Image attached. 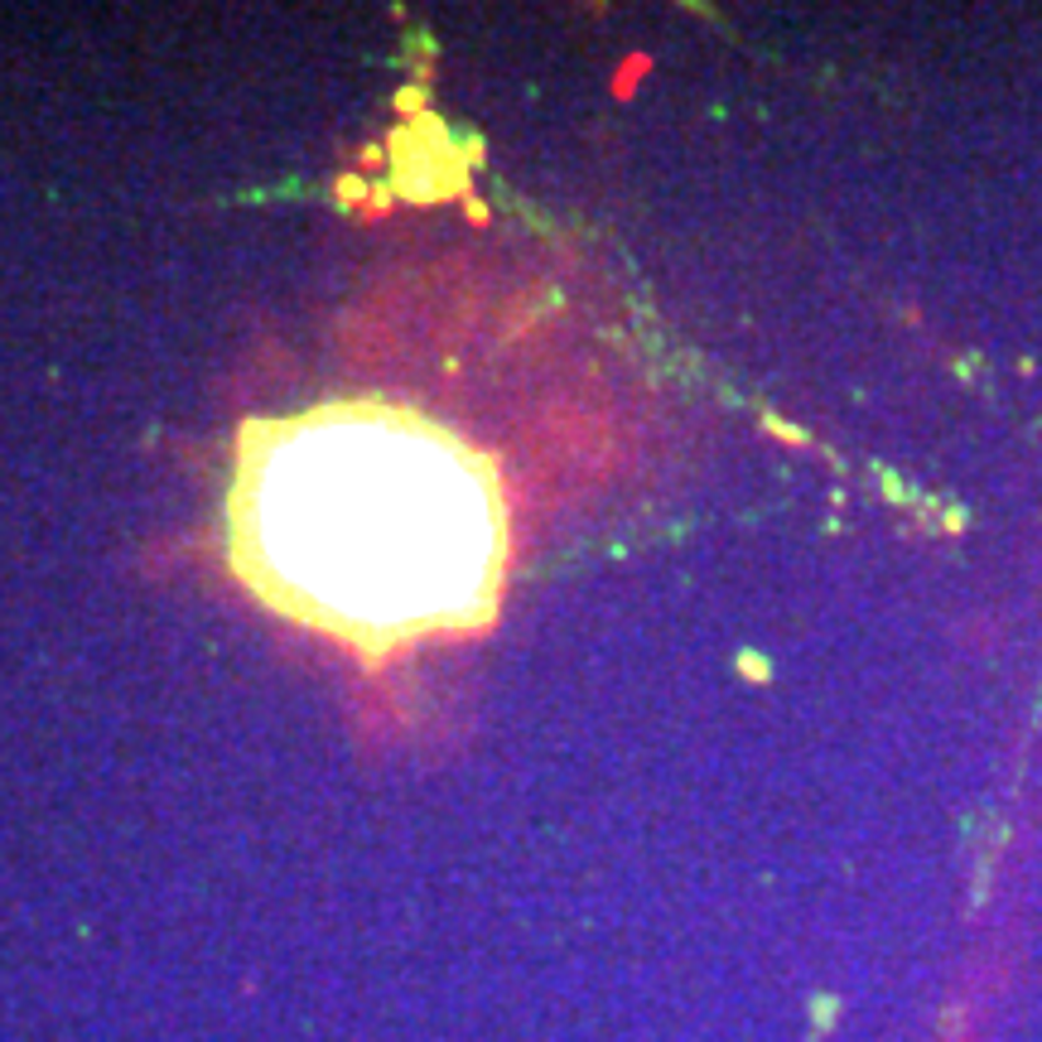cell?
<instances>
[{"label":"cell","mask_w":1042,"mask_h":1042,"mask_svg":"<svg viewBox=\"0 0 1042 1042\" xmlns=\"http://www.w3.org/2000/svg\"><path fill=\"white\" fill-rule=\"evenodd\" d=\"M227 551L261 603L377 661L492 623L512 536L498 474L454 430L324 401L241 430Z\"/></svg>","instance_id":"6da1fadb"},{"label":"cell","mask_w":1042,"mask_h":1042,"mask_svg":"<svg viewBox=\"0 0 1042 1042\" xmlns=\"http://www.w3.org/2000/svg\"><path fill=\"white\" fill-rule=\"evenodd\" d=\"M392 174H396V189L406 193V199H420V203H434V199H450L464 184V169L454 160V140L444 136L434 121H416V126H406L401 136L392 140Z\"/></svg>","instance_id":"7a4b0ae2"}]
</instances>
